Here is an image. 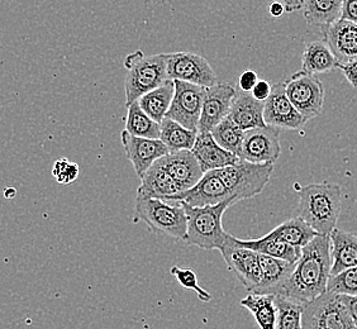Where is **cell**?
<instances>
[{
  "label": "cell",
  "instance_id": "cell-1",
  "mask_svg": "<svg viewBox=\"0 0 357 329\" xmlns=\"http://www.w3.org/2000/svg\"><path fill=\"white\" fill-rule=\"evenodd\" d=\"M330 276V237L318 234L307 246L303 247L294 271L280 293L275 296H284L305 304L327 291Z\"/></svg>",
  "mask_w": 357,
  "mask_h": 329
},
{
  "label": "cell",
  "instance_id": "cell-2",
  "mask_svg": "<svg viewBox=\"0 0 357 329\" xmlns=\"http://www.w3.org/2000/svg\"><path fill=\"white\" fill-rule=\"evenodd\" d=\"M342 206V190L336 184H310L299 189L298 217L317 234L328 236L336 228Z\"/></svg>",
  "mask_w": 357,
  "mask_h": 329
},
{
  "label": "cell",
  "instance_id": "cell-3",
  "mask_svg": "<svg viewBox=\"0 0 357 329\" xmlns=\"http://www.w3.org/2000/svg\"><path fill=\"white\" fill-rule=\"evenodd\" d=\"M184 206L186 213L185 242L189 246L212 251L225 246L228 236L222 224V218L227 209L234 206V199L222 201L215 206H192L184 201H175Z\"/></svg>",
  "mask_w": 357,
  "mask_h": 329
},
{
  "label": "cell",
  "instance_id": "cell-4",
  "mask_svg": "<svg viewBox=\"0 0 357 329\" xmlns=\"http://www.w3.org/2000/svg\"><path fill=\"white\" fill-rule=\"evenodd\" d=\"M124 69L127 70L124 80L126 107L137 102L144 94L156 89L169 79L166 54L146 56L138 49L126 57Z\"/></svg>",
  "mask_w": 357,
  "mask_h": 329
},
{
  "label": "cell",
  "instance_id": "cell-5",
  "mask_svg": "<svg viewBox=\"0 0 357 329\" xmlns=\"http://www.w3.org/2000/svg\"><path fill=\"white\" fill-rule=\"evenodd\" d=\"M135 220H142L153 232L185 240L186 213L180 203L136 197Z\"/></svg>",
  "mask_w": 357,
  "mask_h": 329
},
{
  "label": "cell",
  "instance_id": "cell-6",
  "mask_svg": "<svg viewBox=\"0 0 357 329\" xmlns=\"http://www.w3.org/2000/svg\"><path fill=\"white\" fill-rule=\"evenodd\" d=\"M274 164H252L240 160L237 164L215 170L237 203L260 195L270 181Z\"/></svg>",
  "mask_w": 357,
  "mask_h": 329
},
{
  "label": "cell",
  "instance_id": "cell-7",
  "mask_svg": "<svg viewBox=\"0 0 357 329\" xmlns=\"http://www.w3.org/2000/svg\"><path fill=\"white\" fill-rule=\"evenodd\" d=\"M303 329H357L340 295L326 291L303 304Z\"/></svg>",
  "mask_w": 357,
  "mask_h": 329
},
{
  "label": "cell",
  "instance_id": "cell-8",
  "mask_svg": "<svg viewBox=\"0 0 357 329\" xmlns=\"http://www.w3.org/2000/svg\"><path fill=\"white\" fill-rule=\"evenodd\" d=\"M289 100L307 121L318 117L324 104V88L317 75L303 70L284 80Z\"/></svg>",
  "mask_w": 357,
  "mask_h": 329
},
{
  "label": "cell",
  "instance_id": "cell-9",
  "mask_svg": "<svg viewBox=\"0 0 357 329\" xmlns=\"http://www.w3.org/2000/svg\"><path fill=\"white\" fill-rule=\"evenodd\" d=\"M174 84L175 93L166 118L198 132L202 107L208 88L180 80H174Z\"/></svg>",
  "mask_w": 357,
  "mask_h": 329
},
{
  "label": "cell",
  "instance_id": "cell-10",
  "mask_svg": "<svg viewBox=\"0 0 357 329\" xmlns=\"http://www.w3.org/2000/svg\"><path fill=\"white\" fill-rule=\"evenodd\" d=\"M166 65L170 80L190 82L206 88L218 82L211 63L197 54L185 51L166 54Z\"/></svg>",
  "mask_w": 357,
  "mask_h": 329
},
{
  "label": "cell",
  "instance_id": "cell-11",
  "mask_svg": "<svg viewBox=\"0 0 357 329\" xmlns=\"http://www.w3.org/2000/svg\"><path fill=\"white\" fill-rule=\"evenodd\" d=\"M220 251L228 270L234 273L248 293H254L259 288L262 277L259 254L246 247L238 246L231 234Z\"/></svg>",
  "mask_w": 357,
  "mask_h": 329
},
{
  "label": "cell",
  "instance_id": "cell-12",
  "mask_svg": "<svg viewBox=\"0 0 357 329\" xmlns=\"http://www.w3.org/2000/svg\"><path fill=\"white\" fill-rule=\"evenodd\" d=\"M279 136L280 130L271 125L245 130L238 158L252 164H275L282 153Z\"/></svg>",
  "mask_w": 357,
  "mask_h": 329
},
{
  "label": "cell",
  "instance_id": "cell-13",
  "mask_svg": "<svg viewBox=\"0 0 357 329\" xmlns=\"http://www.w3.org/2000/svg\"><path fill=\"white\" fill-rule=\"evenodd\" d=\"M264 121L266 125L288 130H303L308 122L289 100L284 82L271 86V94L264 104Z\"/></svg>",
  "mask_w": 357,
  "mask_h": 329
},
{
  "label": "cell",
  "instance_id": "cell-14",
  "mask_svg": "<svg viewBox=\"0 0 357 329\" xmlns=\"http://www.w3.org/2000/svg\"><path fill=\"white\" fill-rule=\"evenodd\" d=\"M234 199L229 190L227 189L225 183L222 181L220 175L215 170L208 171L200 178L199 183L188 189L185 192H178L167 198L166 201H184L188 206H215L226 200ZM237 204V201H236Z\"/></svg>",
  "mask_w": 357,
  "mask_h": 329
},
{
  "label": "cell",
  "instance_id": "cell-15",
  "mask_svg": "<svg viewBox=\"0 0 357 329\" xmlns=\"http://www.w3.org/2000/svg\"><path fill=\"white\" fill-rule=\"evenodd\" d=\"M121 139L126 156L131 161L139 178L158 160L169 153L167 147L160 138L136 137L124 130Z\"/></svg>",
  "mask_w": 357,
  "mask_h": 329
},
{
  "label": "cell",
  "instance_id": "cell-16",
  "mask_svg": "<svg viewBox=\"0 0 357 329\" xmlns=\"http://www.w3.org/2000/svg\"><path fill=\"white\" fill-rule=\"evenodd\" d=\"M234 94L236 88L228 82H218L206 89L198 123V133L212 132L214 127L229 114Z\"/></svg>",
  "mask_w": 357,
  "mask_h": 329
},
{
  "label": "cell",
  "instance_id": "cell-17",
  "mask_svg": "<svg viewBox=\"0 0 357 329\" xmlns=\"http://www.w3.org/2000/svg\"><path fill=\"white\" fill-rule=\"evenodd\" d=\"M323 41L330 46L340 63L357 59V24L338 20L322 27Z\"/></svg>",
  "mask_w": 357,
  "mask_h": 329
},
{
  "label": "cell",
  "instance_id": "cell-18",
  "mask_svg": "<svg viewBox=\"0 0 357 329\" xmlns=\"http://www.w3.org/2000/svg\"><path fill=\"white\" fill-rule=\"evenodd\" d=\"M158 161L172 176V180L180 186L181 192H185L197 183H199L200 178L204 175L198 160L190 150L169 152Z\"/></svg>",
  "mask_w": 357,
  "mask_h": 329
},
{
  "label": "cell",
  "instance_id": "cell-19",
  "mask_svg": "<svg viewBox=\"0 0 357 329\" xmlns=\"http://www.w3.org/2000/svg\"><path fill=\"white\" fill-rule=\"evenodd\" d=\"M192 155L198 160L202 171L220 170L227 166L237 164L241 158L232 152L227 151L215 142L211 132L198 133L192 148Z\"/></svg>",
  "mask_w": 357,
  "mask_h": 329
},
{
  "label": "cell",
  "instance_id": "cell-20",
  "mask_svg": "<svg viewBox=\"0 0 357 329\" xmlns=\"http://www.w3.org/2000/svg\"><path fill=\"white\" fill-rule=\"evenodd\" d=\"M261 266V282L252 294L278 295L284 284L288 282L291 273L294 271L296 263L289 261L276 259L266 254H259Z\"/></svg>",
  "mask_w": 357,
  "mask_h": 329
},
{
  "label": "cell",
  "instance_id": "cell-21",
  "mask_svg": "<svg viewBox=\"0 0 357 329\" xmlns=\"http://www.w3.org/2000/svg\"><path fill=\"white\" fill-rule=\"evenodd\" d=\"M264 104L256 100L251 93L236 88V94L231 104L229 117L241 130H248L266 125L264 121Z\"/></svg>",
  "mask_w": 357,
  "mask_h": 329
},
{
  "label": "cell",
  "instance_id": "cell-22",
  "mask_svg": "<svg viewBox=\"0 0 357 329\" xmlns=\"http://www.w3.org/2000/svg\"><path fill=\"white\" fill-rule=\"evenodd\" d=\"M331 275L357 266V236L335 228L330 234Z\"/></svg>",
  "mask_w": 357,
  "mask_h": 329
},
{
  "label": "cell",
  "instance_id": "cell-23",
  "mask_svg": "<svg viewBox=\"0 0 357 329\" xmlns=\"http://www.w3.org/2000/svg\"><path fill=\"white\" fill-rule=\"evenodd\" d=\"M178 192H181L180 186L172 180L160 162L156 161L141 178L137 197L166 200Z\"/></svg>",
  "mask_w": 357,
  "mask_h": 329
},
{
  "label": "cell",
  "instance_id": "cell-24",
  "mask_svg": "<svg viewBox=\"0 0 357 329\" xmlns=\"http://www.w3.org/2000/svg\"><path fill=\"white\" fill-rule=\"evenodd\" d=\"M338 60L326 41H312L307 43L303 51L302 70L313 75L331 72L337 69Z\"/></svg>",
  "mask_w": 357,
  "mask_h": 329
},
{
  "label": "cell",
  "instance_id": "cell-25",
  "mask_svg": "<svg viewBox=\"0 0 357 329\" xmlns=\"http://www.w3.org/2000/svg\"><path fill=\"white\" fill-rule=\"evenodd\" d=\"M318 234H317L305 220H303L301 217H296L282 222V224L270 231L265 237L270 240H280L290 246L303 248L313 238H316Z\"/></svg>",
  "mask_w": 357,
  "mask_h": 329
},
{
  "label": "cell",
  "instance_id": "cell-26",
  "mask_svg": "<svg viewBox=\"0 0 357 329\" xmlns=\"http://www.w3.org/2000/svg\"><path fill=\"white\" fill-rule=\"evenodd\" d=\"M174 93H175L174 80L167 79L156 89L151 90L141 96L137 103L149 117L152 118L155 122L161 123L165 119L166 113L172 105Z\"/></svg>",
  "mask_w": 357,
  "mask_h": 329
},
{
  "label": "cell",
  "instance_id": "cell-27",
  "mask_svg": "<svg viewBox=\"0 0 357 329\" xmlns=\"http://www.w3.org/2000/svg\"><path fill=\"white\" fill-rule=\"evenodd\" d=\"M234 242L238 246L246 247L255 251L256 254H266L276 259L289 261L291 263H296L302 254L301 247L290 246L288 243H284L280 240H270L265 236L257 240H238L234 237Z\"/></svg>",
  "mask_w": 357,
  "mask_h": 329
},
{
  "label": "cell",
  "instance_id": "cell-28",
  "mask_svg": "<svg viewBox=\"0 0 357 329\" xmlns=\"http://www.w3.org/2000/svg\"><path fill=\"white\" fill-rule=\"evenodd\" d=\"M344 0H304L303 14L310 26L326 27L341 18Z\"/></svg>",
  "mask_w": 357,
  "mask_h": 329
},
{
  "label": "cell",
  "instance_id": "cell-29",
  "mask_svg": "<svg viewBox=\"0 0 357 329\" xmlns=\"http://www.w3.org/2000/svg\"><path fill=\"white\" fill-rule=\"evenodd\" d=\"M198 132L189 130L184 125L165 118L161 122V132H160V139L162 144L167 147L169 152L184 151L190 150L195 144Z\"/></svg>",
  "mask_w": 357,
  "mask_h": 329
},
{
  "label": "cell",
  "instance_id": "cell-30",
  "mask_svg": "<svg viewBox=\"0 0 357 329\" xmlns=\"http://www.w3.org/2000/svg\"><path fill=\"white\" fill-rule=\"evenodd\" d=\"M240 305L252 313L260 328L275 329L276 307L274 295L248 293V296L241 300Z\"/></svg>",
  "mask_w": 357,
  "mask_h": 329
},
{
  "label": "cell",
  "instance_id": "cell-31",
  "mask_svg": "<svg viewBox=\"0 0 357 329\" xmlns=\"http://www.w3.org/2000/svg\"><path fill=\"white\" fill-rule=\"evenodd\" d=\"M127 109L128 113L124 130L136 137L160 138L161 123H158L152 118L149 117L144 110L141 109L137 102L127 107Z\"/></svg>",
  "mask_w": 357,
  "mask_h": 329
},
{
  "label": "cell",
  "instance_id": "cell-32",
  "mask_svg": "<svg viewBox=\"0 0 357 329\" xmlns=\"http://www.w3.org/2000/svg\"><path fill=\"white\" fill-rule=\"evenodd\" d=\"M211 133L220 147H223L227 151L232 152L236 156L240 155L245 130H241L229 116L222 119Z\"/></svg>",
  "mask_w": 357,
  "mask_h": 329
},
{
  "label": "cell",
  "instance_id": "cell-33",
  "mask_svg": "<svg viewBox=\"0 0 357 329\" xmlns=\"http://www.w3.org/2000/svg\"><path fill=\"white\" fill-rule=\"evenodd\" d=\"M275 329H303V304L284 296H275Z\"/></svg>",
  "mask_w": 357,
  "mask_h": 329
},
{
  "label": "cell",
  "instance_id": "cell-34",
  "mask_svg": "<svg viewBox=\"0 0 357 329\" xmlns=\"http://www.w3.org/2000/svg\"><path fill=\"white\" fill-rule=\"evenodd\" d=\"M327 291L338 295H357V266L347 268L337 275H331Z\"/></svg>",
  "mask_w": 357,
  "mask_h": 329
},
{
  "label": "cell",
  "instance_id": "cell-35",
  "mask_svg": "<svg viewBox=\"0 0 357 329\" xmlns=\"http://www.w3.org/2000/svg\"><path fill=\"white\" fill-rule=\"evenodd\" d=\"M170 273H172V276H175V279L178 280V284L183 288L194 290L197 295H198L199 300H202L203 303H208L212 300V295L206 291L204 289L200 288L197 274L192 270H190V268H178V266H172Z\"/></svg>",
  "mask_w": 357,
  "mask_h": 329
},
{
  "label": "cell",
  "instance_id": "cell-36",
  "mask_svg": "<svg viewBox=\"0 0 357 329\" xmlns=\"http://www.w3.org/2000/svg\"><path fill=\"white\" fill-rule=\"evenodd\" d=\"M52 176L59 184L69 185L79 176V166L75 162L69 161L68 158H60L52 167Z\"/></svg>",
  "mask_w": 357,
  "mask_h": 329
},
{
  "label": "cell",
  "instance_id": "cell-37",
  "mask_svg": "<svg viewBox=\"0 0 357 329\" xmlns=\"http://www.w3.org/2000/svg\"><path fill=\"white\" fill-rule=\"evenodd\" d=\"M257 82H259V76L255 72L254 70H245V71L241 74L240 77H238L237 89L250 93L251 90L254 89V86Z\"/></svg>",
  "mask_w": 357,
  "mask_h": 329
},
{
  "label": "cell",
  "instance_id": "cell-38",
  "mask_svg": "<svg viewBox=\"0 0 357 329\" xmlns=\"http://www.w3.org/2000/svg\"><path fill=\"white\" fill-rule=\"evenodd\" d=\"M337 69L342 71L347 82H350L351 86L357 88V59L352 61L344 62V63H338Z\"/></svg>",
  "mask_w": 357,
  "mask_h": 329
},
{
  "label": "cell",
  "instance_id": "cell-39",
  "mask_svg": "<svg viewBox=\"0 0 357 329\" xmlns=\"http://www.w3.org/2000/svg\"><path fill=\"white\" fill-rule=\"evenodd\" d=\"M271 86L270 82L264 80V79H259V82H256L254 89L251 90V94L254 96L256 100L259 102H266L268 96L271 94Z\"/></svg>",
  "mask_w": 357,
  "mask_h": 329
},
{
  "label": "cell",
  "instance_id": "cell-40",
  "mask_svg": "<svg viewBox=\"0 0 357 329\" xmlns=\"http://www.w3.org/2000/svg\"><path fill=\"white\" fill-rule=\"evenodd\" d=\"M357 24V0H344L341 9V18Z\"/></svg>",
  "mask_w": 357,
  "mask_h": 329
},
{
  "label": "cell",
  "instance_id": "cell-41",
  "mask_svg": "<svg viewBox=\"0 0 357 329\" xmlns=\"http://www.w3.org/2000/svg\"><path fill=\"white\" fill-rule=\"evenodd\" d=\"M341 300L346 305V308L349 310L350 316H352L354 322L357 326V295L355 296H349V295H340Z\"/></svg>",
  "mask_w": 357,
  "mask_h": 329
},
{
  "label": "cell",
  "instance_id": "cell-42",
  "mask_svg": "<svg viewBox=\"0 0 357 329\" xmlns=\"http://www.w3.org/2000/svg\"><path fill=\"white\" fill-rule=\"evenodd\" d=\"M282 3L284 4L287 13H293V12L303 9L304 0H282Z\"/></svg>",
  "mask_w": 357,
  "mask_h": 329
},
{
  "label": "cell",
  "instance_id": "cell-43",
  "mask_svg": "<svg viewBox=\"0 0 357 329\" xmlns=\"http://www.w3.org/2000/svg\"><path fill=\"white\" fill-rule=\"evenodd\" d=\"M268 13L271 14L275 18H279L282 17V14L285 13V8L282 1H273L270 6H268Z\"/></svg>",
  "mask_w": 357,
  "mask_h": 329
}]
</instances>
